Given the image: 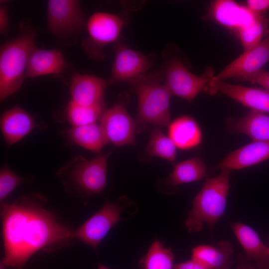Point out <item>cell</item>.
Segmentation results:
<instances>
[{
  "mask_svg": "<svg viewBox=\"0 0 269 269\" xmlns=\"http://www.w3.org/2000/svg\"><path fill=\"white\" fill-rule=\"evenodd\" d=\"M45 199L38 194L1 203L0 215L5 267L23 269L41 250L62 247L72 239L71 229L59 222L42 206Z\"/></svg>",
  "mask_w": 269,
  "mask_h": 269,
  "instance_id": "1",
  "label": "cell"
},
{
  "mask_svg": "<svg viewBox=\"0 0 269 269\" xmlns=\"http://www.w3.org/2000/svg\"><path fill=\"white\" fill-rule=\"evenodd\" d=\"M128 84L137 99L136 134L148 124L168 126L171 123L170 103L172 95L160 70L142 75Z\"/></svg>",
  "mask_w": 269,
  "mask_h": 269,
  "instance_id": "2",
  "label": "cell"
},
{
  "mask_svg": "<svg viewBox=\"0 0 269 269\" xmlns=\"http://www.w3.org/2000/svg\"><path fill=\"white\" fill-rule=\"evenodd\" d=\"M230 173V170L222 169L219 175L206 179L188 212L185 224L189 232L200 231L206 223L213 235L216 224L225 211Z\"/></svg>",
  "mask_w": 269,
  "mask_h": 269,
  "instance_id": "3",
  "label": "cell"
},
{
  "mask_svg": "<svg viewBox=\"0 0 269 269\" xmlns=\"http://www.w3.org/2000/svg\"><path fill=\"white\" fill-rule=\"evenodd\" d=\"M36 31L32 28L21 33L0 46V101L16 93L21 87L30 55L36 47Z\"/></svg>",
  "mask_w": 269,
  "mask_h": 269,
  "instance_id": "4",
  "label": "cell"
},
{
  "mask_svg": "<svg viewBox=\"0 0 269 269\" xmlns=\"http://www.w3.org/2000/svg\"><path fill=\"white\" fill-rule=\"evenodd\" d=\"M130 19L126 10L118 14L97 12L92 14L86 25L88 37L83 42V48L89 56L98 60L104 59V47L120 38L123 28Z\"/></svg>",
  "mask_w": 269,
  "mask_h": 269,
  "instance_id": "5",
  "label": "cell"
},
{
  "mask_svg": "<svg viewBox=\"0 0 269 269\" xmlns=\"http://www.w3.org/2000/svg\"><path fill=\"white\" fill-rule=\"evenodd\" d=\"M112 151L97 155L91 160L82 155L61 167L58 173L66 175L71 184L88 194L100 193L107 185V162Z\"/></svg>",
  "mask_w": 269,
  "mask_h": 269,
  "instance_id": "6",
  "label": "cell"
},
{
  "mask_svg": "<svg viewBox=\"0 0 269 269\" xmlns=\"http://www.w3.org/2000/svg\"><path fill=\"white\" fill-rule=\"evenodd\" d=\"M161 55L162 65L159 70L168 89L172 95L191 102L208 85L211 77L197 76L190 72L179 58L171 54L168 46Z\"/></svg>",
  "mask_w": 269,
  "mask_h": 269,
  "instance_id": "7",
  "label": "cell"
},
{
  "mask_svg": "<svg viewBox=\"0 0 269 269\" xmlns=\"http://www.w3.org/2000/svg\"><path fill=\"white\" fill-rule=\"evenodd\" d=\"M113 45L115 58L107 80L108 87L120 82L130 83L146 74L156 61V53L146 55L130 47L122 35Z\"/></svg>",
  "mask_w": 269,
  "mask_h": 269,
  "instance_id": "8",
  "label": "cell"
},
{
  "mask_svg": "<svg viewBox=\"0 0 269 269\" xmlns=\"http://www.w3.org/2000/svg\"><path fill=\"white\" fill-rule=\"evenodd\" d=\"M46 16L49 31L59 38L71 37L86 30L87 20L78 0H48Z\"/></svg>",
  "mask_w": 269,
  "mask_h": 269,
  "instance_id": "9",
  "label": "cell"
},
{
  "mask_svg": "<svg viewBox=\"0 0 269 269\" xmlns=\"http://www.w3.org/2000/svg\"><path fill=\"white\" fill-rule=\"evenodd\" d=\"M127 100V94L122 93L117 101L105 110L100 121L108 142L116 146L135 144L136 124L126 108Z\"/></svg>",
  "mask_w": 269,
  "mask_h": 269,
  "instance_id": "10",
  "label": "cell"
},
{
  "mask_svg": "<svg viewBox=\"0 0 269 269\" xmlns=\"http://www.w3.org/2000/svg\"><path fill=\"white\" fill-rule=\"evenodd\" d=\"M122 209L117 203L108 202L72 233V239L96 249L110 230L121 220Z\"/></svg>",
  "mask_w": 269,
  "mask_h": 269,
  "instance_id": "11",
  "label": "cell"
},
{
  "mask_svg": "<svg viewBox=\"0 0 269 269\" xmlns=\"http://www.w3.org/2000/svg\"><path fill=\"white\" fill-rule=\"evenodd\" d=\"M269 61V35L253 48L245 51L217 75L212 77L209 83L235 77L238 79L262 70Z\"/></svg>",
  "mask_w": 269,
  "mask_h": 269,
  "instance_id": "12",
  "label": "cell"
},
{
  "mask_svg": "<svg viewBox=\"0 0 269 269\" xmlns=\"http://www.w3.org/2000/svg\"><path fill=\"white\" fill-rule=\"evenodd\" d=\"M107 80L93 75L75 73L70 82L71 101L85 106L106 107L104 93Z\"/></svg>",
  "mask_w": 269,
  "mask_h": 269,
  "instance_id": "13",
  "label": "cell"
},
{
  "mask_svg": "<svg viewBox=\"0 0 269 269\" xmlns=\"http://www.w3.org/2000/svg\"><path fill=\"white\" fill-rule=\"evenodd\" d=\"M210 94L220 91L252 110L269 114V91L260 88L234 85L224 81L209 83Z\"/></svg>",
  "mask_w": 269,
  "mask_h": 269,
  "instance_id": "14",
  "label": "cell"
},
{
  "mask_svg": "<svg viewBox=\"0 0 269 269\" xmlns=\"http://www.w3.org/2000/svg\"><path fill=\"white\" fill-rule=\"evenodd\" d=\"M0 129L6 143L13 144L35 128L45 127L19 106L5 111L0 117Z\"/></svg>",
  "mask_w": 269,
  "mask_h": 269,
  "instance_id": "15",
  "label": "cell"
},
{
  "mask_svg": "<svg viewBox=\"0 0 269 269\" xmlns=\"http://www.w3.org/2000/svg\"><path fill=\"white\" fill-rule=\"evenodd\" d=\"M230 224L245 251L243 258L253 262L258 269H269V247L262 242L258 233L241 222H230Z\"/></svg>",
  "mask_w": 269,
  "mask_h": 269,
  "instance_id": "16",
  "label": "cell"
},
{
  "mask_svg": "<svg viewBox=\"0 0 269 269\" xmlns=\"http://www.w3.org/2000/svg\"><path fill=\"white\" fill-rule=\"evenodd\" d=\"M269 158V141H253L229 154L217 166L222 169H240Z\"/></svg>",
  "mask_w": 269,
  "mask_h": 269,
  "instance_id": "17",
  "label": "cell"
},
{
  "mask_svg": "<svg viewBox=\"0 0 269 269\" xmlns=\"http://www.w3.org/2000/svg\"><path fill=\"white\" fill-rule=\"evenodd\" d=\"M66 67V59L59 50L39 49L36 47L30 55L25 77L32 78L60 74Z\"/></svg>",
  "mask_w": 269,
  "mask_h": 269,
  "instance_id": "18",
  "label": "cell"
},
{
  "mask_svg": "<svg viewBox=\"0 0 269 269\" xmlns=\"http://www.w3.org/2000/svg\"><path fill=\"white\" fill-rule=\"evenodd\" d=\"M233 247L227 241L222 240L214 247L201 245L193 248L191 259L200 262L208 269H230Z\"/></svg>",
  "mask_w": 269,
  "mask_h": 269,
  "instance_id": "19",
  "label": "cell"
},
{
  "mask_svg": "<svg viewBox=\"0 0 269 269\" xmlns=\"http://www.w3.org/2000/svg\"><path fill=\"white\" fill-rule=\"evenodd\" d=\"M231 132L242 133L249 136L253 141H269V116L254 110L246 116L228 122Z\"/></svg>",
  "mask_w": 269,
  "mask_h": 269,
  "instance_id": "20",
  "label": "cell"
},
{
  "mask_svg": "<svg viewBox=\"0 0 269 269\" xmlns=\"http://www.w3.org/2000/svg\"><path fill=\"white\" fill-rule=\"evenodd\" d=\"M215 19L222 25L237 31L258 17L248 7L239 5L232 0H218L213 6Z\"/></svg>",
  "mask_w": 269,
  "mask_h": 269,
  "instance_id": "21",
  "label": "cell"
},
{
  "mask_svg": "<svg viewBox=\"0 0 269 269\" xmlns=\"http://www.w3.org/2000/svg\"><path fill=\"white\" fill-rule=\"evenodd\" d=\"M168 133L176 147L181 149L194 147L201 141V132L198 124L188 116L179 117L170 123Z\"/></svg>",
  "mask_w": 269,
  "mask_h": 269,
  "instance_id": "22",
  "label": "cell"
},
{
  "mask_svg": "<svg viewBox=\"0 0 269 269\" xmlns=\"http://www.w3.org/2000/svg\"><path fill=\"white\" fill-rule=\"evenodd\" d=\"M67 141L89 150L100 152L109 142L99 125L92 124L72 127L63 131Z\"/></svg>",
  "mask_w": 269,
  "mask_h": 269,
  "instance_id": "23",
  "label": "cell"
},
{
  "mask_svg": "<svg viewBox=\"0 0 269 269\" xmlns=\"http://www.w3.org/2000/svg\"><path fill=\"white\" fill-rule=\"evenodd\" d=\"M206 167L199 157H193L177 163L167 178L171 186L200 180L206 176Z\"/></svg>",
  "mask_w": 269,
  "mask_h": 269,
  "instance_id": "24",
  "label": "cell"
},
{
  "mask_svg": "<svg viewBox=\"0 0 269 269\" xmlns=\"http://www.w3.org/2000/svg\"><path fill=\"white\" fill-rule=\"evenodd\" d=\"M107 108L101 106H85L70 101L65 109L66 119L72 127L95 124L100 121Z\"/></svg>",
  "mask_w": 269,
  "mask_h": 269,
  "instance_id": "25",
  "label": "cell"
},
{
  "mask_svg": "<svg viewBox=\"0 0 269 269\" xmlns=\"http://www.w3.org/2000/svg\"><path fill=\"white\" fill-rule=\"evenodd\" d=\"M141 269H173V254L170 249L165 248L155 240L140 260Z\"/></svg>",
  "mask_w": 269,
  "mask_h": 269,
  "instance_id": "26",
  "label": "cell"
},
{
  "mask_svg": "<svg viewBox=\"0 0 269 269\" xmlns=\"http://www.w3.org/2000/svg\"><path fill=\"white\" fill-rule=\"evenodd\" d=\"M145 151L150 156L159 157L171 163L175 161L176 156L175 144L157 128L152 130Z\"/></svg>",
  "mask_w": 269,
  "mask_h": 269,
  "instance_id": "27",
  "label": "cell"
},
{
  "mask_svg": "<svg viewBox=\"0 0 269 269\" xmlns=\"http://www.w3.org/2000/svg\"><path fill=\"white\" fill-rule=\"evenodd\" d=\"M266 30L265 23L260 15L239 28L237 31L245 51L258 45L262 41Z\"/></svg>",
  "mask_w": 269,
  "mask_h": 269,
  "instance_id": "28",
  "label": "cell"
},
{
  "mask_svg": "<svg viewBox=\"0 0 269 269\" xmlns=\"http://www.w3.org/2000/svg\"><path fill=\"white\" fill-rule=\"evenodd\" d=\"M26 181L5 164L0 171V200L2 201L14 189Z\"/></svg>",
  "mask_w": 269,
  "mask_h": 269,
  "instance_id": "29",
  "label": "cell"
},
{
  "mask_svg": "<svg viewBox=\"0 0 269 269\" xmlns=\"http://www.w3.org/2000/svg\"><path fill=\"white\" fill-rule=\"evenodd\" d=\"M239 79L248 81L252 84H258L269 91V72H266L262 69L252 75Z\"/></svg>",
  "mask_w": 269,
  "mask_h": 269,
  "instance_id": "30",
  "label": "cell"
},
{
  "mask_svg": "<svg viewBox=\"0 0 269 269\" xmlns=\"http://www.w3.org/2000/svg\"><path fill=\"white\" fill-rule=\"evenodd\" d=\"M247 4L248 8L256 14L269 9V0H249Z\"/></svg>",
  "mask_w": 269,
  "mask_h": 269,
  "instance_id": "31",
  "label": "cell"
},
{
  "mask_svg": "<svg viewBox=\"0 0 269 269\" xmlns=\"http://www.w3.org/2000/svg\"><path fill=\"white\" fill-rule=\"evenodd\" d=\"M9 16L7 7L2 4L0 6V33L6 34L9 29Z\"/></svg>",
  "mask_w": 269,
  "mask_h": 269,
  "instance_id": "32",
  "label": "cell"
},
{
  "mask_svg": "<svg viewBox=\"0 0 269 269\" xmlns=\"http://www.w3.org/2000/svg\"><path fill=\"white\" fill-rule=\"evenodd\" d=\"M173 269H208L199 261L192 259L174 265Z\"/></svg>",
  "mask_w": 269,
  "mask_h": 269,
  "instance_id": "33",
  "label": "cell"
},
{
  "mask_svg": "<svg viewBox=\"0 0 269 269\" xmlns=\"http://www.w3.org/2000/svg\"><path fill=\"white\" fill-rule=\"evenodd\" d=\"M238 262L236 269H258L255 265L251 262L245 260L242 255L238 254L237 256Z\"/></svg>",
  "mask_w": 269,
  "mask_h": 269,
  "instance_id": "34",
  "label": "cell"
},
{
  "mask_svg": "<svg viewBox=\"0 0 269 269\" xmlns=\"http://www.w3.org/2000/svg\"><path fill=\"white\" fill-rule=\"evenodd\" d=\"M98 269H110L109 268H108L107 267L102 265V264H100L99 265V266H98Z\"/></svg>",
  "mask_w": 269,
  "mask_h": 269,
  "instance_id": "35",
  "label": "cell"
}]
</instances>
